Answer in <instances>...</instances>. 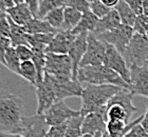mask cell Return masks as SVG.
<instances>
[{
	"instance_id": "obj_46",
	"label": "cell",
	"mask_w": 148,
	"mask_h": 137,
	"mask_svg": "<svg viewBox=\"0 0 148 137\" xmlns=\"http://www.w3.org/2000/svg\"><path fill=\"white\" fill-rule=\"evenodd\" d=\"M93 137H102V133H96L95 135H93Z\"/></svg>"
},
{
	"instance_id": "obj_30",
	"label": "cell",
	"mask_w": 148,
	"mask_h": 137,
	"mask_svg": "<svg viewBox=\"0 0 148 137\" xmlns=\"http://www.w3.org/2000/svg\"><path fill=\"white\" fill-rule=\"evenodd\" d=\"M111 10L112 9L106 6L105 4H103L99 0H97L95 2L90 3V12L92 13L93 15L95 16V17H97L99 19L104 18V17L110 12Z\"/></svg>"
},
{
	"instance_id": "obj_32",
	"label": "cell",
	"mask_w": 148,
	"mask_h": 137,
	"mask_svg": "<svg viewBox=\"0 0 148 137\" xmlns=\"http://www.w3.org/2000/svg\"><path fill=\"white\" fill-rule=\"evenodd\" d=\"M67 6L76 10L82 14L90 12V3L87 0H66Z\"/></svg>"
},
{
	"instance_id": "obj_36",
	"label": "cell",
	"mask_w": 148,
	"mask_h": 137,
	"mask_svg": "<svg viewBox=\"0 0 148 137\" xmlns=\"http://www.w3.org/2000/svg\"><path fill=\"white\" fill-rule=\"evenodd\" d=\"M124 137H148V133L140 122L138 125H133Z\"/></svg>"
},
{
	"instance_id": "obj_9",
	"label": "cell",
	"mask_w": 148,
	"mask_h": 137,
	"mask_svg": "<svg viewBox=\"0 0 148 137\" xmlns=\"http://www.w3.org/2000/svg\"><path fill=\"white\" fill-rule=\"evenodd\" d=\"M88 46L83 60L80 62V67L89 65H104L106 55V43L101 41L94 34L88 35ZM79 67V69H80Z\"/></svg>"
},
{
	"instance_id": "obj_35",
	"label": "cell",
	"mask_w": 148,
	"mask_h": 137,
	"mask_svg": "<svg viewBox=\"0 0 148 137\" xmlns=\"http://www.w3.org/2000/svg\"><path fill=\"white\" fill-rule=\"evenodd\" d=\"M11 44V40L10 38H4V37H0V63L5 67V54L6 51Z\"/></svg>"
},
{
	"instance_id": "obj_11",
	"label": "cell",
	"mask_w": 148,
	"mask_h": 137,
	"mask_svg": "<svg viewBox=\"0 0 148 137\" xmlns=\"http://www.w3.org/2000/svg\"><path fill=\"white\" fill-rule=\"evenodd\" d=\"M104 65L114 71L128 83V85H130V69L125 58L114 46L108 44V43H106V55Z\"/></svg>"
},
{
	"instance_id": "obj_42",
	"label": "cell",
	"mask_w": 148,
	"mask_h": 137,
	"mask_svg": "<svg viewBox=\"0 0 148 137\" xmlns=\"http://www.w3.org/2000/svg\"><path fill=\"white\" fill-rule=\"evenodd\" d=\"M141 125L142 127L146 130V132L148 133V104H147V108H146V113L143 115V119L141 121Z\"/></svg>"
},
{
	"instance_id": "obj_43",
	"label": "cell",
	"mask_w": 148,
	"mask_h": 137,
	"mask_svg": "<svg viewBox=\"0 0 148 137\" xmlns=\"http://www.w3.org/2000/svg\"><path fill=\"white\" fill-rule=\"evenodd\" d=\"M143 15L148 17V0H143Z\"/></svg>"
},
{
	"instance_id": "obj_3",
	"label": "cell",
	"mask_w": 148,
	"mask_h": 137,
	"mask_svg": "<svg viewBox=\"0 0 148 137\" xmlns=\"http://www.w3.org/2000/svg\"><path fill=\"white\" fill-rule=\"evenodd\" d=\"M77 80L86 85H112L129 90V85L114 71L105 65H89L80 67L77 73Z\"/></svg>"
},
{
	"instance_id": "obj_13",
	"label": "cell",
	"mask_w": 148,
	"mask_h": 137,
	"mask_svg": "<svg viewBox=\"0 0 148 137\" xmlns=\"http://www.w3.org/2000/svg\"><path fill=\"white\" fill-rule=\"evenodd\" d=\"M107 107L90 113L84 116L82 132L83 135H95L96 133L106 132V123H107Z\"/></svg>"
},
{
	"instance_id": "obj_25",
	"label": "cell",
	"mask_w": 148,
	"mask_h": 137,
	"mask_svg": "<svg viewBox=\"0 0 148 137\" xmlns=\"http://www.w3.org/2000/svg\"><path fill=\"white\" fill-rule=\"evenodd\" d=\"M66 6H67L66 0H40L36 18L43 19L50 12L56 9L66 7Z\"/></svg>"
},
{
	"instance_id": "obj_24",
	"label": "cell",
	"mask_w": 148,
	"mask_h": 137,
	"mask_svg": "<svg viewBox=\"0 0 148 137\" xmlns=\"http://www.w3.org/2000/svg\"><path fill=\"white\" fill-rule=\"evenodd\" d=\"M83 14L76 10L66 6L64 10V25L60 31H73L79 23Z\"/></svg>"
},
{
	"instance_id": "obj_29",
	"label": "cell",
	"mask_w": 148,
	"mask_h": 137,
	"mask_svg": "<svg viewBox=\"0 0 148 137\" xmlns=\"http://www.w3.org/2000/svg\"><path fill=\"white\" fill-rule=\"evenodd\" d=\"M64 10H65V7L56 9L54 11H52V12H50L43 18L53 29H55L56 31L62 30V25H64Z\"/></svg>"
},
{
	"instance_id": "obj_27",
	"label": "cell",
	"mask_w": 148,
	"mask_h": 137,
	"mask_svg": "<svg viewBox=\"0 0 148 137\" xmlns=\"http://www.w3.org/2000/svg\"><path fill=\"white\" fill-rule=\"evenodd\" d=\"M20 72L21 75L20 77H22L23 79H25L27 81H29L32 85L36 87L37 85V70L36 67L33 61H25L21 62L20 65Z\"/></svg>"
},
{
	"instance_id": "obj_51",
	"label": "cell",
	"mask_w": 148,
	"mask_h": 137,
	"mask_svg": "<svg viewBox=\"0 0 148 137\" xmlns=\"http://www.w3.org/2000/svg\"><path fill=\"white\" fill-rule=\"evenodd\" d=\"M147 64H148V62H147Z\"/></svg>"
},
{
	"instance_id": "obj_44",
	"label": "cell",
	"mask_w": 148,
	"mask_h": 137,
	"mask_svg": "<svg viewBox=\"0 0 148 137\" xmlns=\"http://www.w3.org/2000/svg\"><path fill=\"white\" fill-rule=\"evenodd\" d=\"M0 137H22L21 134H12V133H4L0 132Z\"/></svg>"
},
{
	"instance_id": "obj_17",
	"label": "cell",
	"mask_w": 148,
	"mask_h": 137,
	"mask_svg": "<svg viewBox=\"0 0 148 137\" xmlns=\"http://www.w3.org/2000/svg\"><path fill=\"white\" fill-rule=\"evenodd\" d=\"M35 94L37 98V113L39 115H43L56 102L54 92L47 82L42 81L41 83L35 87Z\"/></svg>"
},
{
	"instance_id": "obj_37",
	"label": "cell",
	"mask_w": 148,
	"mask_h": 137,
	"mask_svg": "<svg viewBox=\"0 0 148 137\" xmlns=\"http://www.w3.org/2000/svg\"><path fill=\"white\" fill-rule=\"evenodd\" d=\"M66 128H67V122L60 125L50 127L46 137H65Z\"/></svg>"
},
{
	"instance_id": "obj_14",
	"label": "cell",
	"mask_w": 148,
	"mask_h": 137,
	"mask_svg": "<svg viewBox=\"0 0 148 137\" xmlns=\"http://www.w3.org/2000/svg\"><path fill=\"white\" fill-rule=\"evenodd\" d=\"M50 127L47 125L45 116L35 115L23 117L22 130L20 134L22 137H46Z\"/></svg>"
},
{
	"instance_id": "obj_18",
	"label": "cell",
	"mask_w": 148,
	"mask_h": 137,
	"mask_svg": "<svg viewBox=\"0 0 148 137\" xmlns=\"http://www.w3.org/2000/svg\"><path fill=\"white\" fill-rule=\"evenodd\" d=\"M6 15L9 16L11 20L14 21L16 25L20 27H25L34 18V16L32 14L31 10L29 9V6L25 3L14 5L13 7L9 9L6 11Z\"/></svg>"
},
{
	"instance_id": "obj_7",
	"label": "cell",
	"mask_w": 148,
	"mask_h": 137,
	"mask_svg": "<svg viewBox=\"0 0 148 137\" xmlns=\"http://www.w3.org/2000/svg\"><path fill=\"white\" fill-rule=\"evenodd\" d=\"M133 35H134V32H133L132 27L121 25L116 29L99 34L96 37L103 42L114 46L121 54L124 55Z\"/></svg>"
},
{
	"instance_id": "obj_38",
	"label": "cell",
	"mask_w": 148,
	"mask_h": 137,
	"mask_svg": "<svg viewBox=\"0 0 148 137\" xmlns=\"http://www.w3.org/2000/svg\"><path fill=\"white\" fill-rule=\"evenodd\" d=\"M125 2L129 5L136 16L143 14V0H125Z\"/></svg>"
},
{
	"instance_id": "obj_22",
	"label": "cell",
	"mask_w": 148,
	"mask_h": 137,
	"mask_svg": "<svg viewBox=\"0 0 148 137\" xmlns=\"http://www.w3.org/2000/svg\"><path fill=\"white\" fill-rule=\"evenodd\" d=\"M25 30L29 35H36V34H50L57 33L58 31L53 29L45 19L33 18L28 25H25Z\"/></svg>"
},
{
	"instance_id": "obj_33",
	"label": "cell",
	"mask_w": 148,
	"mask_h": 137,
	"mask_svg": "<svg viewBox=\"0 0 148 137\" xmlns=\"http://www.w3.org/2000/svg\"><path fill=\"white\" fill-rule=\"evenodd\" d=\"M15 49L21 62L31 61L33 59V50L31 49L30 46H18Z\"/></svg>"
},
{
	"instance_id": "obj_6",
	"label": "cell",
	"mask_w": 148,
	"mask_h": 137,
	"mask_svg": "<svg viewBox=\"0 0 148 137\" xmlns=\"http://www.w3.org/2000/svg\"><path fill=\"white\" fill-rule=\"evenodd\" d=\"M123 56L129 67L145 65L148 62V37L134 33Z\"/></svg>"
},
{
	"instance_id": "obj_19",
	"label": "cell",
	"mask_w": 148,
	"mask_h": 137,
	"mask_svg": "<svg viewBox=\"0 0 148 137\" xmlns=\"http://www.w3.org/2000/svg\"><path fill=\"white\" fill-rule=\"evenodd\" d=\"M121 25H122V21H121L120 16H119V14H117V12L115 10L112 9L104 18L99 19L95 32L92 34L97 36L99 34H103L105 33V32H108V31L114 30V29L120 27Z\"/></svg>"
},
{
	"instance_id": "obj_2",
	"label": "cell",
	"mask_w": 148,
	"mask_h": 137,
	"mask_svg": "<svg viewBox=\"0 0 148 137\" xmlns=\"http://www.w3.org/2000/svg\"><path fill=\"white\" fill-rule=\"evenodd\" d=\"M122 88L112 85H87L83 90L80 114L86 116L107 107L109 100L120 92Z\"/></svg>"
},
{
	"instance_id": "obj_41",
	"label": "cell",
	"mask_w": 148,
	"mask_h": 137,
	"mask_svg": "<svg viewBox=\"0 0 148 137\" xmlns=\"http://www.w3.org/2000/svg\"><path fill=\"white\" fill-rule=\"evenodd\" d=\"M103 4H105L106 6H108L110 9H114L115 5H116L120 0H99Z\"/></svg>"
},
{
	"instance_id": "obj_21",
	"label": "cell",
	"mask_w": 148,
	"mask_h": 137,
	"mask_svg": "<svg viewBox=\"0 0 148 137\" xmlns=\"http://www.w3.org/2000/svg\"><path fill=\"white\" fill-rule=\"evenodd\" d=\"M9 21H10V27H11L10 40H11L12 46L16 48V46H29L28 39H27L28 34L25 32V27H20V25H16L15 22L11 20L10 17H9Z\"/></svg>"
},
{
	"instance_id": "obj_48",
	"label": "cell",
	"mask_w": 148,
	"mask_h": 137,
	"mask_svg": "<svg viewBox=\"0 0 148 137\" xmlns=\"http://www.w3.org/2000/svg\"><path fill=\"white\" fill-rule=\"evenodd\" d=\"M83 137H93L92 135H84Z\"/></svg>"
},
{
	"instance_id": "obj_5",
	"label": "cell",
	"mask_w": 148,
	"mask_h": 137,
	"mask_svg": "<svg viewBox=\"0 0 148 137\" xmlns=\"http://www.w3.org/2000/svg\"><path fill=\"white\" fill-rule=\"evenodd\" d=\"M43 81L47 82L54 92L56 102L64 101L69 97H80L83 94L84 88L78 80L45 74Z\"/></svg>"
},
{
	"instance_id": "obj_26",
	"label": "cell",
	"mask_w": 148,
	"mask_h": 137,
	"mask_svg": "<svg viewBox=\"0 0 148 137\" xmlns=\"http://www.w3.org/2000/svg\"><path fill=\"white\" fill-rule=\"evenodd\" d=\"M20 65H21V61L19 59L16 49L14 46H10L5 54V67L9 69L11 72L15 73L16 75L20 76L21 72H20Z\"/></svg>"
},
{
	"instance_id": "obj_4",
	"label": "cell",
	"mask_w": 148,
	"mask_h": 137,
	"mask_svg": "<svg viewBox=\"0 0 148 137\" xmlns=\"http://www.w3.org/2000/svg\"><path fill=\"white\" fill-rule=\"evenodd\" d=\"M133 95L129 90L122 89L109 100L107 104V121L108 120H121L128 123L129 118L136 111L132 104Z\"/></svg>"
},
{
	"instance_id": "obj_1",
	"label": "cell",
	"mask_w": 148,
	"mask_h": 137,
	"mask_svg": "<svg viewBox=\"0 0 148 137\" xmlns=\"http://www.w3.org/2000/svg\"><path fill=\"white\" fill-rule=\"evenodd\" d=\"M23 101L8 91L0 90V132L20 134L23 119Z\"/></svg>"
},
{
	"instance_id": "obj_10",
	"label": "cell",
	"mask_w": 148,
	"mask_h": 137,
	"mask_svg": "<svg viewBox=\"0 0 148 137\" xmlns=\"http://www.w3.org/2000/svg\"><path fill=\"white\" fill-rule=\"evenodd\" d=\"M80 115H82L80 111H75V110L69 108L65 104V101L55 102L43 114L47 125L49 127L64 125L73 117H77Z\"/></svg>"
},
{
	"instance_id": "obj_39",
	"label": "cell",
	"mask_w": 148,
	"mask_h": 137,
	"mask_svg": "<svg viewBox=\"0 0 148 137\" xmlns=\"http://www.w3.org/2000/svg\"><path fill=\"white\" fill-rule=\"evenodd\" d=\"M40 0H25V3L29 6V9L31 10L32 14L36 18L37 12H38V6H39Z\"/></svg>"
},
{
	"instance_id": "obj_15",
	"label": "cell",
	"mask_w": 148,
	"mask_h": 137,
	"mask_svg": "<svg viewBox=\"0 0 148 137\" xmlns=\"http://www.w3.org/2000/svg\"><path fill=\"white\" fill-rule=\"evenodd\" d=\"M76 37V35H74L70 31H58L52 42L47 46L46 53L68 55Z\"/></svg>"
},
{
	"instance_id": "obj_12",
	"label": "cell",
	"mask_w": 148,
	"mask_h": 137,
	"mask_svg": "<svg viewBox=\"0 0 148 137\" xmlns=\"http://www.w3.org/2000/svg\"><path fill=\"white\" fill-rule=\"evenodd\" d=\"M130 69L129 91L134 95L148 98V64L143 67L131 65Z\"/></svg>"
},
{
	"instance_id": "obj_20",
	"label": "cell",
	"mask_w": 148,
	"mask_h": 137,
	"mask_svg": "<svg viewBox=\"0 0 148 137\" xmlns=\"http://www.w3.org/2000/svg\"><path fill=\"white\" fill-rule=\"evenodd\" d=\"M99 19L97 17H95L91 12L85 13L82 16L79 23L71 32L74 35H76V36L85 33L86 34L94 33L96 30V27H97V23H99Z\"/></svg>"
},
{
	"instance_id": "obj_23",
	"label": "cell",
	"mask_w": 148,
	"mask_h": 137,
	"mask_svg": "<svg viewBox=\"0 0 148 137\" xmlns=\"http://www.w3.org/2000/svg\"><path fill=\"white\" fill-rule=\"evenodd\" d=\"M114 10L116 11L119 16H120L122 25H128V27H133L138 16L134 14L132 10L130 9L129 5L125 2V0H120L119 3L115 5Z\"/></svg>"
},
{
	"instance_id": "obj_49",
	"label": "cell",
	"mask_w": 148,
	"mask_h": 137,
	"mask_svg": "<svg viewBox=\"0 0 148 137\" xmlns=\"http://www.w3.org/2000/svg\"><path fill=\"white\" fill-rule=\"evenodd\" d=\"M146 36H147V37H148V32H147V34H146Z\"/></svg>"
},
{
	"instance_id": "obj_8",
	"label": "cell",
	"mask_w": 148,
	"mask_h": 137,
	"mask_svg": "<svg viewBox=\"0 0 148 137\" xmlns=\"http://www.w3.org/2000/svg\"><path fill=\"white\" fill-rule=\"evenodd\" d=\"M45 74L73 79V69L69 55L47 53Z\"/></svg>"
},
{
	"instance_id": "obj_28",
	"label": "cell",
	"mask_w": 148,
	"mask_h": 137,
	"mask_svg": "<svg viewBox=\"0 0 148 137\" xmlns=\"http://www.w3.org/2000/svg\"><path fill=\"white\" fill-rule=\"evenodd\" d=\"M84 116H77L73 117L67 121V128H66L65 137H83L82 132V125H83Z\"/></svg>"
},
{
	"instance_id": "obj_50",
	"label": "cell",
	"mask_w": 148,
	"mask_h": 137,
	"mask_svg": "<svg viewBox=\"0 0 148 137\" xmlns=\"http://www.w3.org/2000/svg\"><path fill=\"white\" fill-rule=\"evenodd\" d=\"M1 13H3V12H2V11H0V14H1Z\"/></svg>"
},
{
	"instance_id": "obj_34",
	"label": "cell",
	"mask_w": 148,
	"mask_h": 137,
	"mask_svg": "<svg viewBox=\"0 0 148 137\" xmlns=\"http://www.w3.org/2000/svg\"><path fill=\"white\" fill-rule=\"evenodd\" d=\"M10 33H11V27H10L9 17L6 13L3 12L0 14V37L10 38Z\"/></svg>"
},
{
	"instance_id": "obj_40",
	"label": "cell",
	"mask_w": 148,
	"mask_h": 137,
	"mask_svg": "<svg viewBox=\"0 0 148 137\" xmlns=\"http://www.w3.org/2000/svg\"><path fill=\"white\" fill-rule=\"evenodd\" d=\"M15 5L13 0H0V11L5 13L6 11Z\"/></svg>"
},
{
	"instance_id": "obj_45",
	"label": "cell",
	"mask_w": 148,
	"mask_h": 137,
	"mask_svg": "<svg viewBox=\"0 0 148 137\" xmlns=\"http://www.w3.org/2000/svg\"><path fill=\"white\" fill-rule=\"evenodd\" d=\"M13 2L15 5H18V4H22V3H25V0H13Z\"/></svg>"
},
{
	"instance_id": "obj_31",
	"label": "cell",
	"mask_w": 148,
	"mask_h": 137,
	"mask_svg": "<svg viewBox=\"0 0 148 137\" xmlns=\"http://www.w3.org/2000/svg\"><path fill=\"white\" fill-rule=\"evenodd\" d=\"M133 32L136 34L146 35L148 32V17L145 15H140L136 17V20L132 27Z\"/></svg>"
},
{
	"instance_id": "obj_16",
	"label": "cell",
	"mask_w": 148,
	"mask_h": 137,
	"mask_svg": "<svg viewBox=\"0 0 148 137\" xmlns=\"http://www.w3.org/2000/svg\"><path fill=\"white\" fill-rule=\"evenodd\" d=\"M88 35L89 34H80L76 37V39L72 44L71 49L69 51L68 55L72 62V69H73V79L77 80V73L80 67V62L83 60L85 53L87 51L88 46Z\"/></svg>"
},
{
	"instance_id": "obj_47",
	"label": "cell",
	"mask_w": 148,
	"mask_h": 137,
	"mask_svg": "<svg viewBox=\"0 0 148 137\" xmlns=\"http://www.w3.org/2000/svg\"><path fill=\"white\" fill-rule=\"evenodd\" d=\"M89 3H92V2H95V1H97V0H87Z\"/></svg>"
}]
</instances>
